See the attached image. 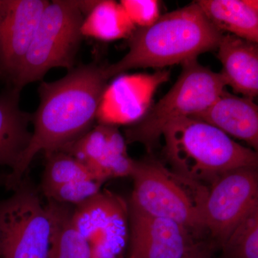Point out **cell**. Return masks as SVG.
<instances>
[{"label": "cell", "mask_w": 258, "mask_h": 258, "mask_svg": "<svg viewBox=\"0 0 258 258\" xmlns=\"http://www.w3.org/2000/svg\"><path fill=\"white\" fill-rule=\"evenodd\" d=\"M216 247L210 240H199L183 258H212Z\"/></svg>", "instance_id": "cb8c5ba5"}, {"label": "cell", "mask_w": 258, "mask_h": 258, "mask_svg": "<svg viewBox=\"0 0 258 258\" xmlns=\"http://www.w3.org/2000/svg\"><path fill=\"white\" fill-rule=\"evenodd\" d=\"M169 77L166 71L120 75L105 90L97 114L98 122L115 126L135 124L150 108L156 90Z\"/></svg>", "instance_id": "8fae6325"}, {"label": "cell", "mask_w": 258, "mask_h": 258, "mask_svg": "<svg viewBox=\"0 0 258 258\" xmlns=\"http://www.w3.org/2000/svg\"><path fill=\"white\" fill-rule=\"evenodd\" d=\"M222 35L194 2L160 15L150 26L137 28L128 38V52L104 66V74L109 79L129 70L182 64L217 49Z\"/></svg>", "instance_id": "7a4b0ae2"}, {"label": "cell", "mask_w": 258, "mask_h": 258, "mask_svg": "<svg viewBox=\"0 0 258 258\" xmlns=\"http://www.w3.org/2000/svg\"><path fill=\"white\" fill-rule=\"evenodd\" d=\"M226 86L221 73L202 66L198 59L184 62L177 81L165 96L151 106L142 119L125 130V141L152 149L166 125L205 111L225 91Z\"/></svg>", "instance_id": "5b68a950"}, {"label": "cell", "mask_w": 258, "mask_h": 258, "mask_svg": "<svg viewBox=\"0 0 258 258\" xmlns=\"http://www.w3.org/2000/svg\"><path fill=\"white\" fill-rule=\"evenodd\" d=\"M108 80L104 66L93 62L70 70L57 81L40 83V103L32 114L31 139L8 176L10 187L20 184L39 153L62 150L93 128Z\"/></svg>", "instance_id": "6da1fadb"}, {"label": "cell", "mask_w": 258, "mask_h": 258, "mask_svg": "<svg viewBox=\"0 0 258 258\" xmlns=\"http://www.w3.org/2000/svg\"><path fill=\"white\" fill-rule=\"evenodd\" d=\"M83 19L78 1L49 2L28 52L10 83L12 87L21 91L55 68L74 69L83 37Z\"/></svg>", "instance_id": "8992f818"}, {"label": "cell", "mask_w": 258, "mask_h": 258, "mask_svg": "<svg viewBox=\"0 0 258 258\" xmlns=\"http://www.w3.org/2000/svg\"><path fill=\"white\" fill-rule=\"evenodd\" d=\"M221 248L224 258H258V207L237 224Z\"/></svg>", "instance_id": "44dd1931"}, {"label": "cell", "mask_w": 258, "mask_h": 258, "mask_svg": "<svg viewBox=\"0 0 258 258\" xmlns=\"http://www.w3.org/2000/svg\"><path fill=\"white\" fill-rule=\"evenodd\" d=\"M257 207V167L226 173L209 185L202 212L205 233L221 247L237 224Z\"/></svg>", "instance_id": "ba28073f"}, {"label": "cell", "mask_w": 258, "mask_h": 258, "mask_svg": "<svg viewBox=\"0 0 258 258\" xmlns=\"http://www.w3.org/2000/svg\"><path fill=\"white\" fill-rule=\"evenodd\" d=\"M128 209L127 258H183L199 241L177 222Z\"/></svg>", "instance_id": "4fadbf2b"}, {"label": "cell", "mask_w": 258, "mask_h": 258, "mask_svg": "<svg viewBox=\"0 0 258 258\" xmlns=\"http://www.w3.org/2000/svg\"><path fill=\"white\" fill-rule=\"evenodd\" d=\"M136 30L120 3L112 0L98 1L83 19L81 26L83 37L103 41L128 38Z\"/></svg>", "instance_id": "d6986e66"}, {"label": "cell", "mask_w": 258, "mask_h": 258, "mask_svg": "<svg viewBox=\"0 0 258 258\" xmlns=\"http://www.w3.org/2000/svg\"><path fill=\"white\" fill-rule=\"evenodd\" d=\"M120 4L137 28L150 26L160 17L157 0H122Z\"/></svg>", "instance_id": "603a6c76"}, {"label": "cell", "mask_w": 258, "mask_h": 258, "mask_svg": "<svg viewBox=\"0 0 258 258\" xmlns=\"http://www.w3.org/2000/svg\"><path fill=\"white\" fill-rule=\"evenodd\" d=\"M47 0H0V69L14 79L33 40Z\"/></svg>", "instance_id": "7c38bea8"}, {"label": "cell", "mask_w": 258, "mask_h": 258, "mask_svg": "<svg viewBox=\"0 0 258 258\" xmlns=\"http://www.w3.org/2000/svg\"><path fill=\"white\" fill-rule=\"evenodd\" d=\"M46 205L52 224L47 258H97L91 246L73 223L74 206L52 201Z\"/></svg>", "instance_id": "ac0fdd59"}, {"label": "cell", "mask_w": 258, "mask_h": 258, "mask_svg": "<svg viewBox=\"0 0 258 258\" xmlns=\"http://www.w3.org/2000/svg\"><path fill=\"white\" fill-rule=\"evenodd\" d=\"M193 118L220 129L229 137L241 139L251 149L258 148V107L253 100L223 91L205 111Z\"/></svg>", "instance_id": "5bb4252c"}, {"label": "cell", "mask_w": 258, "mask_h": 258, "mask_svg": "<svg viewBox=\"0 0 258 258\" xmlns=\"http://www.w3.org/2000/svg\"><path fill=\"white\" fill-rule=\"evenodd\" d=\"M45 158L41 181L42 192L77 180L97 179L84 164L62 151L49 153L45 154Z\"/></svg>", "instance_id": "ffe728a7"}, {"label": "cell", "mask_w": 258, "mask_h": 258, "mask_svg": "<svg viewBox=\"0 0 258 258\" xmlns=\"http://www.w3.org/2000/svg\"><path fill=\"white\" fill-rule=\"evenodd\" d=\"M0 78H3V76H2L1 69H0Z\"/></svg>", "instance_id": "d4e9b609"}, {"label": "cell", "mask_w": 258, "mask_h": 258, "mask_svg": "<svg viewBox=\"0 0 258 258\" xmlns=\"http://www.w3.org/2000/svg\"><path fill=\"white\" fill-rule=\"evenodd\" d=\"M196 3L222 32L257 43V0H199Z\"/></svg>", "instance_id": "e0dca14e"}, {"label": "cell", "mask_w": 258, "mask_h": 258, "mask_svg": "<svg viewBox=\"0 0 258 258\" xmlns=\"http://www.w3.org/2000/svg\"><path fill=\"white\" fill-rule=\"evenodd\" d=\"M20 90L10 86L0 94V166L13 169L28 148L32 114L20 108Z\"/></svg>", "instance_id": "2e32d148"}, {"label": "cell", "mask_w": 258, "mask_h": 258, "mask_svg": "<svg viewBox=\"0 0 258 258\" xmlns=\"http://www.w3.org/2000/svg\"><path fill=\"white\" fill-rule=\"evenodd\" d=\"M131 177L134 188L129 209L177 222L200 240L205 234L202 212L208 185L180 175L154 159L136 161Z\"/></svg>", "instance_id": "277c9868"}, {"label": "cell", "mask_w": 258, "mask_h": 258, "mask_svg": "<svg viewBox=\"0 0 258 258\" xmlns=\"http://www.w3.org/2000/svg\"><path fill=\"white\" fill-rule=\"evenodd\" d=\"M0 202V258H47L52 224L47 205L20 182Z\"/></svg>", "instance_id": "52a82bcc"}, {"label": "cell", "mask_w": 258, "mask_h": 258, "mask_svg": "<svg viewBox=\"0 0 258 258\" xmlns=\"http://www.w3.org/2000/svg\"><path fill=\"white\" fill-rule=\"evenodd\" d=\"M217 49L227 86L253 100L258 94L257 43L227 34Z\"/></svg>", "instance_id": "9a60e30c"}, {"label": "cell", "mask_w": 258, "mask_h": 258, "mask_svg": "<svg viewBox=\"0 0 258 258\" xmlns=\"http://www.w3.org/2000/svg\"><path fill=\"white\" fill-rule=\"evenodd\" d=\"M104 183L96 179L71 181L43 191L48 201L77 206L101 191Z\"/></svg>", "instance_id": "7402d4cb"}, {"label": "cell", "mask_w": 258, "mask_h": 258, "mask_svg": "<svg viewBox=\"0 0 258 258\" xmlns=\"http://www.w3.org/2000/svg\"><path fill=\"white\" fill-rule=\"evenodd\" d=\"M84 164L97 179L132 176L136 160L129 157L127 142L117 126L98 123L62 149Z\"/></svg>", "instance_id": "30bf717a"}, {"label": "cell", "mask_w": 258, "mask_h": 258, "mask_svg": "<svg viewBox=\"0 0 258 258\" xmlns=\"http://www.w3.org/2000/svg\"><path fill=\"white\" fill-rule=\"evenodd\" d=\"M162 136L171 170L204 184L209 186L234 169L257 167L255 151L193 117L172 120L166 125Z\"/></svg>", "instance_id": "3957f363"}, {"label": "cell", "mask_w": 258, "mask_h": 258, "mask_svg": "<svg viewBox=\"0 0 258 258\" xmlns=\"http://www.w3.org/2000/svg\"><path fill=\"white\" fill-rule=\"evenodd\" d=\"M71 219L93 248L119 254L128 243V204L111 191L101 190L73 207Z\"/></svg>", "instance_id": "9c48e42d"}]
</instances>
